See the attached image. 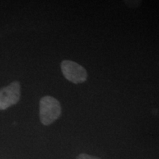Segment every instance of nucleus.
<instances>
[{
    "label": "nucleus",
    "mask_w": 159,
    "mask_h": 159,
    "mask_svg": "<svg viewBox=\"0 0 159 159\" xmlns=\"http://www.w3.org/2000/svg\"><path fill=\"white\" fill-rule=\"evenodd\" d=\"M61 103L51 96H44L39 103V116L43 125H49L61 116Z\"/></svg>",
    "instance_id": "nucleus-1"
},
{
    "label": "nucleus",
    "mask_w": 159,
    "mask_h": 159,
    "mask_svg": "<svg viewBox=\"0 0 159 159\" xmlns=\"http://www.w3.org/2000/svg\"><path fill=\"white\" fill-rule=\"evenodd\" d=\"M124 2L129 7L131 8H136V7H139V5L142 3V1H125Z\"/></svg>",
    "instance_id": "nucleus-4"
},
{
    "label": "nucleus",
    "mask_w": 159,
    "mask_h": 159,
    "mask_svg": "<svg viewBox=\"0 0 159 159\" xmlns=\"http://www.w3.org/2000/svg\"><path fill=\"white\" fill-rule=\"evenodd\" d=\"M21 97V85L19 81H13L0 89V111L6 110L18 103Z\"/></svg>",
    "instance_id": "nucleus-3"
},
{
    "label": "nucleus",
    "mask_w": 159,
    "mask_h": 159,
    "mask_svg": "<svg viewBox=\"0 0 159 159\" xmlns=\"http://www.w3.org/2000/svg\"><path fill=\"white\" fill-rule=\"evenodd\" d=\"M61 68L65 78L75 84L85 82L88 77L84 67L75 61L68 60L63 61L61 62Z\"/></svg>",
    "instance_id": "nucleus-2"
},
{
    "label": "nucleus",
    "mask_w": 159,
    "mask_h": 159,
    "mask_svg": "<svg viewBox=\"0 0 159 159\" xmlns=\"http://www.w3.org/2000/svg\"><path fill=\"white\" fill-rule=\"evenodd\" d=\"M76 159H100L98 157H94L92 156H89L88 154L81 153L77 157Z\"/></svg>",
    "instance_id": "nucleus-5"
}]
</instances>
